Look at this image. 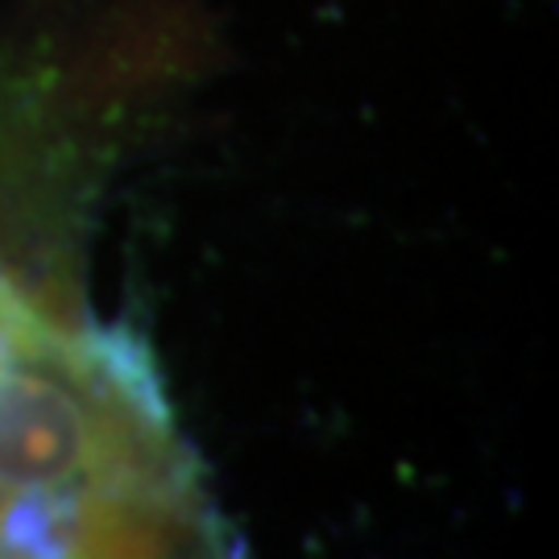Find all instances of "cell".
<instances>
[{
	"label": "cell",
	"mask_w": 559,
	"mask_h": 559,
	"mask_svg": "<svg viewBox=\"0 0 559 559\" xmlns=\"http://www.w3.org/2000/svg\"><path fill=\"white\" fill-rule=\"evenodd\" d=\"M195 477L141 360L0 290V551H87L170 531Z\"/></svg>",
	"instance_id": "6da1fadb"
}]
</instances>
